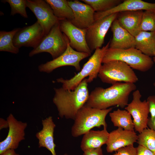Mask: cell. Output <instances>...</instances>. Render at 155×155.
Masks as SVG:
<instances>
[{
    "label": "cell",
    "mask_w": 155,
    "mask_h": 155,
    "mask_svg": "<svg viewBox=\"0 0 155 155\" xmlns=\"http://www.w3.org/2000/svg\"><path fill=\"white\" fill-rule=\"evenodd\" d=\"M136 88L134 83L119 82L106 88L97 87L89 94L86 104L99 109L114 106L123 108L128 104L130 94Z\"/></svg>",
    "instance_id": "1"
},
{
    "label": "cell",
    "mask_w": 155,
    "mask_h": 155,
    "mask_svg": "<svg viewBox=\"0 0 155 155\" xmlns=\"http://www.w3.org/2000/svg\"><path fill=\"white\" fill-rule=\"evenodd\" d=\"M87 79H84L73 90L62 87L54 88L53 99L61 118L74 120L79 110L86 103L89 95Z\"/></svg>",
    "instance_id": "2"
},
{
    "label": "cell",
    "mask_w": 155,
    "mask_h": 155,
    "mask_svg": "<svg viewBox=\"0 0 155 155\" xmlns=\"http://www.w3.org/2000/svg\"><path fill=\"white\" fill-rule=\"evenodd\" d=\"M110 107L105 109L95 108L86 104L77 113L74 120V123L71 129V134L76 137L84 135L94 127L107 128V125L105 118L108 114L113 110Z\"/></svg>",
    "instance_id": "3"
},
{
    "label": "cell",
    "mask_w": 155,
    "mask_h": 155,
    "mask_svg": "<svg viewBox=\"0 0 155 155\" xmlns=\"http://www.w3.org/2000/svg\"><path fill=\"white\" fill-rule=\"evenodd\" d=\"M110 41L101 48L96 49L80 71L69 79L62 78L56 79V82L61 83L62 87L69 90H73L86 77L88 83L92 82L98 76L105 55L109 48Z\"/></svg>",
    "instance_id": "4"
},
{
    "label": "cell",
    "mask_w": 155,
    "mask_h": 155,
    "mask_svg": "<svg viewBox=\"0 0 155 155\" xmlns=\"http://www.w3.org/2000/svg\"><path fill=\"white\" fill-rule=\"evenodd\" d=\"M112 60L122 61L132 69L143 72L150 69L154 64L151 57L144 54L135 48L125 49L109 48L104 57L102 63Z\"/></svg>",
    "instance_id": "5"
},
{
    "label": "cell",
    "mask_w": 155,
    "mask_h": 155,
    "mask_svg": "<svg viewBox=\"0 0 155 155\" xmlns=\"http://www.w3.org/2000/svg\"><path fill=\"white\" fill-rule=\"evenodd\" d=\"M103 63L98 76L103 82L112 85L122 82L135 84L138 81L133 69L125 63L112 60Z\"/></svg>",
    "instance_id": "6"
},
{
    "label": "cell",
    "mask_w": 155,
    "mask_h": 155,
    "mask_svg": "<svg viewBox=\"0 0 155 155\" xmlns=\"http://www.w3.org/2000/svg\"><path fill=\"white\" fill-rule=\"evenodd\" d=\"M69 42L67 37L60 29L59 21L44 37L38 45L29 53V56L32 57L46 52L51 55L53 59H55L65 52Z\"/></svg>",
    "instance_id": "7"
},
{
    "label": "cell",
    "mask_w": 155,
    "mask_h": 155,
    "mask_svg": "<svg viewBox=\"0 0 155 155\" xmlns=\"http://www.w3.org/2000/svg\"><path fill=\"white\" fill-rule=\"evenodd\" d=\"M90 56L87 53L74 50L70 46L69 42L67 48L63 53L55 59L41 64L38 69L40 72L50 73L58 68L71 66L74 67L76 71H80V62Z\"/></svg>",
    "instance_id": "8"
},
{
    "label": "cell",
    "mask_w": 155,
    "mask_h": 155,
    "mask_svg": "<svg viewBox=\"0 0 155 155\" xmlns=\"http://www.w3.org/2000/svg\"><path fill=\"white\" fill-rule=\"evenodd\" d=\"M142 95L140 91L135 90L132 94V100L125 108L133 119L134 129L135 131L141 133L148 128L149 105L146 100L142 101Z\"/></svg>",
    "instance_id": "9"
},
{
    "label": "cell",
    "mask_w": 155,
    "mask_h": 155,
    "mask_svg": "<svg viewBox=\"0 0 155 155\" xmlns=\"http://www.w3.org/2000/svg\"><path fill=\"white\" fill-rule=\"evenodd\" d=\"M118 13L111 14L95 21L91 26L87 29L86 41L92 52L97 49L101 48L106 34L113 22L117 18Z\"/></svg>",
    "instance_id": "10"
},
{
    "label": "cell",
    "mask_w": 155,
    "mask_h": 155,
    "mask_svg": "<svg viewBox=\"0 0 155 155\" xmlns=\"http://www.w3.org/2000/svg\"><path fill=\"white\" fill-rule=\"evenodd\" d=\"M26 6L34 14L45 36L60 20L54 15L49 5L43 0H26Z\"/></svg>",
    "instance_id": "11"
},
{
    "label": "cell",
    "mask_w": 155,
    "mask_h": 155,
    "mask_svg": "<svg viewBox=\"0 0 155 155\" xmlns=\"http://www.w3.org/2000/svg\"><path fill=\"white\" fill-rule=\"evenodd\" d=\"M59 23L61 32L69 39L70 46L77 51L86 53L90 56L92 52L86 39L87 29L79 28L67 19L60 20Z\"/></svg>",
    "instance_id": "12"
},
{
    "label": "cell",
    "mask_w": 155,
    "mask_h": 155,
    "mask_svg": "<svg viewBox=\"0 0 155 155\" xmlns=\"http://www.w3.org/2000/svg\"><path fill=\"white\" fill-rule=\"evenodd\" d=\"M7 120L9 125V131L7 136L0 142V155L9 149H17L19 143L25 140V130L27 126L26 122L18 120L10 113Z\"/></svg>",
    "instance_id": "13"
},
{
    "label": "cell",
    "mask_w": 155,
    "mask_h": 155,
    "mask_svg": "<svg viewBox=\"0 0 155 155\" xmlns=\"http://www.w3.org/2000/svg\"><path fill=\"white\" fill-rule=\"evenodd\" d=\"M45 36L43 30L38 22L30 26L20 28L13 39L14 45L20 49L22 47L36 48Z\"/></svg>",
    "instance_id": "14"
},
{
    "label": "cell",
    "mask_w": 155,
    "mask_h": 155,
    "mask_svg": "<svg viewBox=\"0 0 155 155\" xmlns=\"http://www.w3.org/2000/svg\"><path fill=\"white\" fill-rule=\"evenodd\" d=\"M74 16L70 21L76 27L82 29H88L94 22L95 11L89 5L77 0L68 1Z\"/></svg>",
    "instance_id": "15"
},
{
    "label": "cell",
    "mask_w": 155,
    "mask_h": 155,
    "mask_svg": "<svg viewBox=\"0 0 155 155\" xmlns=\"http://www.w3.org/2000/svg\"><path fill=\"white\" fill-rule=\"evenodd\" d=\"M138 136L134 131L118 128L109 133L106 143V150L108 153L116 151L119 149L133 144L137 142Z\"/></svg>",
    "instance_id": "16"
},
{
    "label": "cell",
    "mask_w": 155,
    "mask_h": 155,
    "mask_svg": "<svg viewBox=\"0 0 155 155\" xmlns=\"http://www.w3.org/2000/svg\"><path fill=\"white\" fill-rule=\"evenodd\" d=\"M111 28L113 36L109 48L125 49L135 48V37L121 26L117 18Z\"/></svg>",
    "instance_id": "17"
},
{
    "label": "cell",
    "mask_w": 155,
    "mask_h": 155,
    "mask_svg": "<svg viewBox=\"0 0 155 155\" xmlns=\"http://www.w3.org/2000/svg\"><path fill=\"white\" fill-rule=\"evenodd\" d=\"M137 10H155V3H149L142 0H124L120 4L108 11L101 12H95L94 22L114 13Z\"/></svg>",
    "instance_id": "18"
},
{
    "label": "cell",
    "mask_w": 155,
    "mask_h": 155,
    "mask_svg": "<svg viewBox=\"0 0 155 155\" xmlns=\"http://www.w3.org/2000/svg\"><path fill=\"white\" fill-rule=\"evenodd\" d=\"M42 129L36 134L38 140V147L45 148L50 152L52 155H57L54 138L56 125L53 121L52 117L49 116L42 120Z\"/></svg>",
    "instance_id": "19"
},
{
    "label": "cell",
    "mask_w": 155,
    "mask_h": 155,
    "mask_svg": "<svg viewBox=\"0 0 155 155\" xmlns=\"http://www.w3.org/2000/svg\"><path fill=\"white\" fill-rule=\"evenodd\" d=\"M143 10H137L120 12L117 17L119 24L134 36L140 32Z\"/></svg>",
    "instance_id": "20"
},
{
    "label": "cell",
    "mask_w": 155,
    "mask_h": 155,
    "mask_svg": "<svg viewBox=\"0 0 155 155\" xmlns=\"http://www.w3.org/2000/svg\"><path fill=\"white\" fill-rule=\"evenodd\" d=\"M109 133L107 128L101 130H91L84 135L80 147L84 152L85 150L101 148L106 144Z\"/></svg>",
    "instance_id": "21"
},
{
    "label": "cell",
    "mask_w": 155,
    "mask_h": 155,
    "mask_svg": "<svg viewBox=\"0 0 155 155\" xmlns=\"http://www.w3.org/2000/svg\"><path fill=\"white\" fill-rule=\"evenodd\" d=\"M135 48L150 57L155 52V32L140 31L135 37Z\"/></svg>",
    "instance_id": "22"
},
{
    "label": "cell",
    "mask_w": 155,
    "mask_h": 155,
    "mask_svg": "<svg viewBox=\"0 0 155 155\" xmlns=\"http://www.w3.org/2000/svg\"><path fill=\"white\" fill-rule=\"evenodd\" d=\"M109 116L115 126L122 128L125 130L134 131V126L131 116L125 109L122 110L118 108L110 112Z\"/></svg>",
    "instance_id": "23"
},
{
    "label": "cell",
    "mask_w": 155,
    "mask_h": 155,
    "mask_svg": "<svg viewBox=\"0 0 155 155\" xmlns=\"http://www.w3.org/2000/svg\"><path fill=\"white\" fill-rule=\"evenodd\" d=\"M52 9L55 16L60 19L71 21L74 18L73 11L66 0H45Z\"/></svg>",
    "instance_id": "24"
},
{
    "label": "cell",
    "mask_w": 155,
    "mask_h": 155,
    "mask_svg": "<svg viewBox=\"0 0 155 155\" xmlns=\"http://www.w3.org/2000/svg\"><path fill=\"white\" fill-rule=\"evenodd\" d=\"M20 28H14L9 31H0V51L7 52L15 54L19 52V49L14 45L13 39Z\"/></svg>",
    "instance_id": "25"
},
{
    "label": "cell",
    "mask_w": 155,
    "mask_h": 155,
    "mask_svg": "<svg viewBox=\"0 0 155 155\" xmlns=\"http://www.w3.org/2000/svg\"><path fill=\"white\" fill-rule=\"evenodd\" d=\"M90 5L95 12H101L108 11L121 3L123 0H82Z\"/></svg>",
    "instance_id": "26"
},
{
    "label": "cell",
    "mask_w": 155,
    "mask_h": 155,
    "mask_svg": "<svg viewBox=\"0 0 155 155\" xmlns=\"http://www.w3.org/2000/svg\"><path fill=\"white\" fill-rule=\"evenodd\" d=\"M137 143L155 153V131L147 128L138 135Z\"/></svg>",
    "instance_id": "27"
},
{
    "label": "cell",
    "mask_w": 155,
    "mask_h": 155,
    "mask_svg": "<svg viewBox=\"0 0 155 155\" xmlns=\"http://www.w3.org/2000/svg\"><path fill=\"white\" fill-rule=\"evenodd\" d=\"M140 30V32H155V10L143 11Z\"/></svg>",
    "instance_id": "28"
},
{
    "label": "cell",
    "mask_w": 155,
    "mask_h": 155,
    "mask_svg": "<svg viewBox=\"0 0 155 155\" xmlns=\"http://www.w3.org/2000/svg\"><path fill=\"white\" fill-rule=\"evenodd\" d=\"M2 2L8 3L11 7L10 15L13 16L16 14H19L23 17L28 18L26 10V0H1Z\"/></svg>",
    "instance_id": "29"
},
{
    "label": "cell",
    "mask_w": 155,
    "mask_h": 155,
    "mask_svg": "<svg viewBox=\"0 0 155 155\" xmlns=\"http://www.w3.org/2000/svg\"><path fill=\"white\" fill-rule=\"evenodd\" d=\"M113 155H137V148L133 144L119 149Z\"/></svg>",
    "instance_id": "30"
},
{
    "label": "cell",
    "mask_w": 155,
    "mask_h": 155,
    "mask_svg": "<svg viewBox=\"0 0 155 155\" xmlns=\"http://www.w3.org/2000/svg\"><path fill=\"white\" fill-rule=\"evenodd\" d=\"M147 101L149 105V113L151 119L155 117V95H150L147 98Z\"/></svg>",
    "instance_id": "31"
},
{
    "label": "cell",
    "mask_w": 155,
    "mask_h": 155,
    "mask_svg": "<svg viewBox=\"0 0 155 155\" xmlns=\"http://www.w3.org/2000/svg\"><path fill=\"white\" fill-rule=\"evenodd\" d=\"M136 148L137 155H155V153L142 146L139 145Z\"/></svg>",
    "instance_id": "32"
},
{
    "label": "cell",
    "mask_w": 155,
    "mask_h": 155,
    "mask_svg": "<svg viewBox=\"0 0 155 155\" xmlns=\"http://www.w3.org/2000/svg\"><path fill=\"white\" fill-rule=\"evenodd\" d=\"M83 155H104L101 148L84 151Z\"/></svg>",
    "instance_id": "33"
},
{
    "label": "cell",
    "mask_w": 155,
    "mask_h": 155,
    "mask_svg": "<svg viewBox=\"0 0 155 155\" xmlns=\"http://www.w3.org/2000/svg\"><path fill=\"white\" fill-rule=\"evenodd\" d=\"M148 126L149 128L155 131V117L151 119L150 117L148 118Z\"/></svg>",
    "instance_id": "34"
},
{
    "label": "cell",
    "mask_w": 155,
    "mask_h": 155,
    "mask_svg": "<svg viewBox=\"0 0 155 155\" xmlns=\"http://www.w3.org/2000/svg\"><path fill=\"white\" fill-rule=\"evenodd\" d=\"M9 127V125L7 121L1 118L0 119V129L6 128Z\"/></svg>",
    "instance_id": "35"
},
{
    "label": "cell",
    "mask_w": 155,
    "mask_h": 155,
    "mask_svg": "<svg viewBox=\"0 0 155 155\" xmlns=\"http://www.w3.org/2000/svg\"><path fill=\"white\" fill-rule=\"evenodd\" d=\"M1 155H20V154L16 153L15 150L9 149L5 151Z\"/></svg>",
    "instance_id": "36"
},
{
    "label": "cell",
    "mask_w": 155,
    "mask_h": 155,
    "mask_svg": "<svg viewBox=\"0 0 155 155\" xmlns=\"http://www.w3.org/2000/svg\"><path fill=\"white\" fill-rule=\"evenodd\" d=\"M153 60L154 63L155 64V52H154V56L153 57Z\"/></svg>",
    "instance_id": "37"
},
{
    "label": "cell",
    "mask_w": 155,
    "mask_h": 155,
    "mask_svg": "<svg viewBox=\"0 0 155 155\" xmlns=\"http://www.w3.org/2000/svg\"><path fill=\"white\" fill-rule=\"evenodd\" d=\"M153 85L155 87V82L154 83Z\"/></svg>",
    "instance_id": "38"
},
{
    "label": "cell",
    "mask_w": 155,
    "mask_h": 155,
    "mask_svg": "<svg viewBox=\"0 0 155 155\" xmlns=\"http://www.w3.org/2000/svg\"><path fill=\"white\" fill-rule=\"evenodd\" d=\"M63 155H67V154L66 153H65Z\"/></svg>",
    "instance_id": "39"
}]
</instances>
